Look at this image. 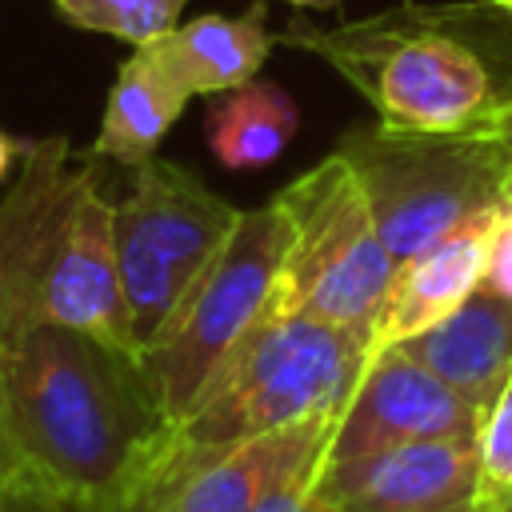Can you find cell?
<instances>
[{
  "mask_svg": "<svg viewBox=\"0 0 512 512\" xmlns=\"http://www.w3.org/2000/svg\"><path fill=\"white\" fill-rule=\"evenodd\" d=\"M476 424L480 412L456 388L416 364L404 348H384L360 368L332 424L320 472L416 440H472Z\"/></svg>",
  "mask_w": 512,
  "mask_h": 512,
  "instance_id": "30bf717a",
  "label": "cell"
},
{
  "mask_svg": "<svg viewBox=\"0 0 512 512\" xmlns=\"http://www.w3.org/2000/svg\"><path fill=\"white\" fill-rule=\"evenodd\" d=\"M284 252L264 316H312L372 340L396 260L352 168L332 152L276 192Z\"/></svg>",
  "mask_w": 512,
  "mask_h": 512,
  "instance_id": "8992f818",
  "label": "cell"
},
{
  "mask_svg": "<svg viewBox=\"0 0 512 512\" xmlns=\"http://www.w3.org/2000/svg\"><path fill=\"white\" fill-rule=\"evenodd\" d=\"M284 4H292V8H312V12H332V8H340V0H284Z\"/></svg>",
  "mask_w": 512,
  "mask_h": 512,
  "instance_id": "603a6c76",
  "label": "cell"
},
{
  "mask_svg": "<svg viewBox=\"0 0 512 512\" xmlns=\"http://www.w3.org/2000/svg\"><path fill=\"white\" fill-rule=\"evenodd\" d=\"M492 4H500L504 12H512V0H492Z\"/></svg>",
  "mask_w": 512,
  "mask_h": 512,
  "instance_id": "d4e9b609",
  "label": "cell"
},
{
  "mask_svg": "<svg viewBox=\"0 0 512 512\" xmlns=\"http://www.w3.org/2000/svg\"><path fill=\"white\" fill-rule=\"evenodd\" d=\"M396 348L484 412L512 376V300L480 284L452 316Z\"/></svg>",
  "mask_w": 512,
  "mask_h": 512,
  "instance_id": "4fadbf2b",
  "label": "cell"
},
{
  "mask_svg": "<svg viewBox=\"0 0 512 512\" xmlns=\"http://www.w3.org/2000/svg\"><path fill=\"white\" fill-rule=\"evenodd\" d=\"M336 416L328 412L232 448H196L172 428L164 452L108 512H252L276 480L324 460Z\"/></svg>",
  "mask_w": 512,
  "mask_h": 512,
  "instance_id": "9c48e42d",
  "label": "cell"
},
{
  "mask_svg": "<svg viewBox=\"0 0 512 512\" xmlns=\"http://www.w3.org/2000/svg\"><path fill=\"white\" fill-rule=\"evenodd\" d=\"M296 128H300V112L292 96L260 76L212 96L204 112V140L216 164L228 172L268 168L292 144Z\"/></svg>",
  "mask_w": 512,
  "mask_h": 512,
  "instance_id": "2e32d148",
  "label": "cell"
},
{
  "mask_svg": "<svg viewBox=\"0 0 512 512\" xmlns=\"http://www.w3.org/2000/svg\"><path fill=\"white\" fill-rule=\"evenodd\" d=\"M332 512H484L472 440H416L316 472Z\"/></svg>",
  "mask_w": 512,
  "mask_h": 512,
  "instance_id": "8fae6325",
  "label": "cell"
},
{
  "mask_svg": "<svg viewBox=\"0 0 512 512\" xmlns=\"http://www.w3.org/2000/svg\"><path fill=\"white\" fill-rule=\"evenodd\" d=\"M500 512H512V500H508V504H504V508H500Z\"/></svg>",
  "mask_w": 512,
  "mask_h": 512,
  "instance_id": "484cf974",
  "label": "cell"
},
{
  "mask_svg": "<svg viewBox=\"0 0 512 512\" xmlns=\"http://www.w3.org/2000/svg\"><path fill=\"white\" fill-rule=\"evenodd\" d=\"M500 220H504V208L480 212L468 224H460L456 232H448L444 240H436L424 252L396 264L384 308H380L372 340H368V356L428 332L484 284Z\"/></svg>",
  "mask_w": 512,
  "mask_h": 512,
  "instance_id": "7c38bea8",
  "label": "cell"
},
{
  "mask_svg": "<svg viewBox=\"0 0 512 512\" xmlns=\"http://www.w3.org/2000/svg\"><path fill=\"white\" fill-rule=\"evenodd\" d=\"M172 428L136 352L60 324L0 336V452L16 512H108Z\"/></svg>",
  "mask_w": 512,
  "mask_h": 512,
  "instance_id": "6da1fadb",
  "label": "cell"
},
{
  "mask_svg": "<svg viewBox=\"0 0 512 512\" xmlns=\"http://www.w3.org/2000/svg\"><path fill=\"white\" fill-rule=\"evenodd\" d=\"M0 512H16V492H12V472L4 464V452H0Z\"/></svg>",
  "mask_w": 512,
  "mask_h": 512,
  "instance_id": "7402d4cb",
  "label": "cell"
},
{
  "mask_svg": "<svg viewBox=\"0 0 512 512\" xmlns=\"http://www.w3.org/2000/svg\"><path fill=\"white\" fill-rule=\"evenodd\" d=\"M96 160L64 136L20 140V168L0 196V336L60 324L140 356L116 272Z\"/></svg>",
  "mask_w": 512,
  "mask_h": 512,
  "instance_id": "3957f363",
  "label": "cell"
},
{
  "mask_svg": "<svg viewBox=\"0 0 512 512\" xmlns=\"http://www.w3.org/2000/svg\"><path fill=\"white\" fill-rule=\"evenodd\" d=\"M188 100L192 96L156 64V56L148 48H132V56L120 64V72L108 88L100 132H96L88 156L116 160L128 168L152 160Z\"/></svg>",
  "mask_w": 512,
  "mask_h": 512,
  "instance_id": "9a60e30c",
  "label": "cell"
},
{
  "mask_svg": "<svg viewBox=\"0 0 512 512\" xmlns=\"http://www.w3.org/2000/svg\"><path fill=\"white\" fill-rule=\"evenodd\" d=\"M276 44L328 64L392 132H500L512 116V12L492 0H404L332 28L292 20Z\"/></svg>",
  "mask_w": 512,
  "mask_h": 512,
  "instance_id": "7a4b0ae2",
  "label": "cell"
},
{
  "mask_svg": "<svg viewBox=\"0 0 512 512\" xmlns=\"http://www.w3.org/2000/svg\"><path fill=\"white\" fill-rule=\"evenodd\" d=\"M284 252V212L272 200L240 212L216 256L192 280L184 300L140 348L144 376L172 424L184 420L220 360L268 312Z\"/></svg>",
  "mask_w": 512,
  "mask_h": 512,
  "instance_id": "52a82bcc",
  "label": "cell"
},
{
  "mask_svg": "<svg viewBox=\"0 0 512 512\" xmlns=\"http://www.w3.org/2000/svg\"><path fill=\"white\" fill-rule=\"evenodd\" d=\"M316 472H320V464L300 468V472L276 480V484L260 496V504H256L252 512H332V508L316 496V488H312V484H316Z\"/></svg>",
  "mask_w": 512,
  "mask_h": 512,
  "instance_id": "d6986e66",
  "label": "cell"
},
{
  "mask_svg": "<svg viewBox=\"0 0 512 512\" xmlns=\"http://www.w3.org/2000/svg\"><path fill=\"white\" fill-rule=\"evenodd\" d=\"M236 220L240 208L180 164L152 156L132 168V184L112 212V236L136 348L160 332Z\"/></svg>",
  "mask_w": 512,
  "mask_h": 512,
  "instance_id": "ba28073f",
  "label": "cell"
},
{
  "mask_svg": "<svg viewBox=\"0 0 512 512\" xmlns=\"http://www.w3.org/2000/svg\"><path fill=\"white\" fill-rule=\"evenodd\" d=\"M476 492L484 512H500L512 500V376L480 412L476 436Z\"/></svg>",
  "mask_w": 512,
  "mask_h": 512,
  "instance_id": "ac0fdd59",
  "label": "cell"
},
{
  "mask_svg": "<svg viewBox=\"0 0 512 512\" xmlns=\"http://www.w3.org/2000/svg\"><path fill=\"white\" fill-rule=\"evenodd\" d=\"M500 136H504V144H508V152H512V116L500 124ZM508 200H512V188H508Z\"/></svg>",
  "mask_w": 512,
  "mask_h": 512,
  "instance_id": "cb8c5ba5",
  "label": "cell"
},
{
  "mask_svg": "<svg viewBox=\"0 0 512 512\" xmlns=\"http://www.w3.org/2000/svg\"><path fill=\"white\" fill-rule=\"evenodd\" d=\"M336 156L352 168L392 260H408L480 212L504 208L512 152L500 132H392L348 128Z\"/></svg>",
  "mask_w": 512,
  "mask_h": 512,
  "instance_id": "5b68a950",
  "label": "cell"
},
{
  "mask_svg": "<svg viewBox=\"0 0 512 512\" xmlns=\"http://www.w3.org/2000/svg\"><path fill=\"white\" fill-rule=\"evenodd\" d=\"M484 288H492V292L512 300V200L504 204V220H500V232H496V248H492V264H488Z\"/></svg>",
  "mask_w": 512,
  "mask_h": 512,
  "instance_id": "ffe728a7",
  "label": "cell"
},
{
  "mask_svg": "<svg viewBox=\"0 0 512 512\" xmlns=\"http://www.w3.org/2000/svg\"><path fill=\"white\" fill-rule=\"evenodd\" d=\"M368 340L312 316H260L192 400L176 436L196 448H232L328 412H340Z\"/></svg>",
  "mask_w": 512,
  "mask_h": 512,
  "instance_id": "277c9868",
  "label": "cell"
},
{
  "mask_svg": "<svg viewBox=\"0 0 512 512\" xmlns=\"http://www.w3.org/2000/svg\"><path fill=\"white\" fill-rule=\"evenodd\" d=\"M144 48L188 96L212 100L260 76L268 52L276 48V32H268V4L256 0L236 16L224 12L192 16Z\"/></svg>",
  "mask_w": 512,
  "mask_h": 512,
  "instance_id": "5bb4252c",
  "label": "cell"
},
{
  "mask_svg": "<svg viewBox=\"0 0 512 512\" xmlns=\"http://www.w3.org/2000/svg\"><path fill=\"white\" fill-rule=\"evenodd\" d=\"M12 160H20V140H16V136H8V132L0 128V180L8 176Z\"/></svg>",
  "mask_w": 512,
  "mask_h": 512,
  "instance_id": "44dd1931",
  "label": "cell"
},
{
  "mask_svg": "<svg viewBox=\"0 0 512 512\" xmlns=\"http://www.w3.org/2000/svg\"><path fill=\"white\" fill-rule=\"evenodd\" d=\"M184 4L188 0H52L72 28L124 40L128 48H144L176 28Z\"/></svg>",
  "mask_w": 512,
  "mask_h": 512,
  "instance_id": "e0dca14e",
  "label": "cell"
}]
</instances>
